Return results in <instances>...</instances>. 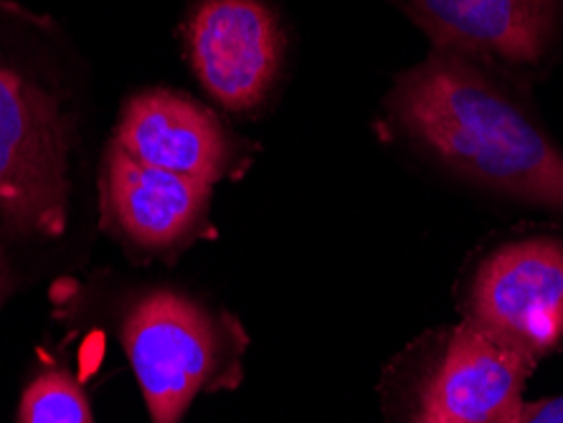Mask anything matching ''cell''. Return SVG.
<instances>
[{"label": "cell", "mask_w": 563, "mask_h": 423, "mask_svg": "<svg viewBox=\"0 0 563 423\" xmlns=\"http://www.w3.org/2000/svg\"><path fill=\"white\" fill-rule=\"evenodd\" d=\"M15 423H97L85 386L69 365L44 358L23 388Z\"/></svg>", "instance_id": "30bf717a"}, {"label": "cell", "mask_w": 563, "mask_h": 423, "mask_svg": "<svg viewBox=\"0 0 563 423\" xmlns=\"http://www.w3.org/2000/svg\"><path fill=\"white\" fill-rule=\"evenodd\" d=\"M460 320L531 363L563 350V234L503 231L470 254L454 285Z\"/></svg>", "instance_id": "5b68a950"}, {"label": "cell", "mask_w": 563, "mask_h": 423, "mask_svg": "<svg viewBox=\"0 0 563 423\" xmlns=\"http://www.w3.org/2000/svg\"><path fill=\"white\" fill-rule=\"evenodd\" d=\"M190 69L209 97L234 114L267 102L285 59V31L262 0H201L188 15Z\"/></svg>", "instance_id": "ba28073f"}, {"label": "cell", "mask_w": 563, "mask_h": 423, "mask_svg": "<svg viewBox=\"0 0 563 423\" xmlns=\"http://www.w3.org/2000/svg\"><path fill=\"white\" fill-rule=\"evenodd\" d=\"M518 423H563V393L543 401H528L523 419Z\"/></svg>", "instance_id": "8fae6325"}, {"label": "cell", "mask_w": 563, "mask_h": 423, "mask_svg": "<svg viewBox=\"0 0 563 423\" xmlns=\"http://www.w3.org/2000/svg\"><path fill=\"white\" fill-rule=\"evenodd\" d=\"M386 118L442 176L490 201L563 221V147L500 71L432 48L396 79Z\"/></svg>", "instance_id": "6da1fadb"}, {"label": "cell", "mask_w": 563, "mask_h": 423, "mask_svg": "<svg viewBox=\"0 0 563 423\" xmlns=\"http://www.w3.org/2000/svg\"><path fill=\"white\" fill-rule=\"evenodd\" d=\"M533 370L462 320L424 330L380 372V423H518Z\"/></svg>", "instance_id": "277c9868"}, {"label": "cell", "mask_w": 563, "mask_h": 423, "mask_svg": "<svg viewBox=\"0 0 563 423\" xmlns=\"http://www.w3.org/2000/svg\"><path fill=\"white\" fill-rule=\"evenodd\" d=\"M213 188L178 176L107 145L97 176L99 226L132 259H176L217 236L211 221Z\"/></svg>", "instance_id": "8992f818"}, {"label": "cell", "mask_w": 563, "mask_h": 423, "mask_svg": "<svg viewBox=\"0 0 563 423\" xmlns=\"http://www.w3.org/2000/svg\"><path fill=\"white\" fill-rule=\"evenodd\" d=\"M38 19L0 3V238L52 242L69 223L77 114L38 48Z\"/></svg>", "instance_id": "7a4b0ae2"}, {"label": "cell", "mask_w": 563, "mask_h": 423, "mask_svg": "<svg viewBox=\"0 0 563 423\" xmlns=\"http://www.w3.org/2000/svg\"><path fill=\"white\" fill-rule=\"evenodd\" d=\"M434 48L470 56L523 85L563 48V0H401Z\"/></svg>", "instance_id": "52a82bcc"}, {"label": "cell", "mask_w": 563, "mask_h": 423, "mask_svg": "<svg viewBox=\"0 0 563 423\" xmlns=\"http://www.w3.org/2000/svg\"><path fill=\"white\" fill-rule=\"evenodd\" d=\"M19 281H21V274L11 256V244L0 238V307H3L8 297L19 289Z\"/></svg>", "instance_id": "7c38bea8"}, {"label": "cell", "mask_w": 563, "mask_h": 423, "mask_svg": "<svg viewBox=\"0 0 563 423\" xmlns=\"http://www.w3.org/2000/svg\"><path fill=\"white\" fill-rule=\"evenodd\" d=\"M112 143L153 168L206 186L242 178L254 147L236 137L217 112L176 89H145L122 107Z\"/></svg>", "instance_id": "9c48e42d"}, {"label": "cell", "mask_w": 563, "mask_h": 423, "mask_svg": "<svg viewBox=\"0 0 563 423\" xmlns=\"http://www.w3.org/2000/svg\"><path fill=\"white\" fill-rule=\"evenodd\" d=\"M110 320L151 423H184L201 393L242 386L250 335L206 297L168 285L130 287L110 304Z\"/></svg>", "instance_id": "3957f363"}]
</instances>
